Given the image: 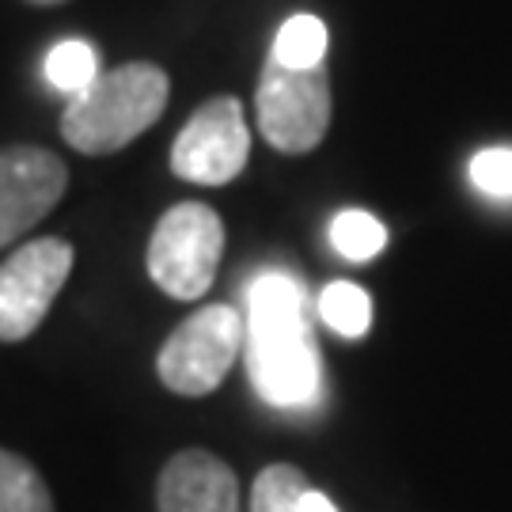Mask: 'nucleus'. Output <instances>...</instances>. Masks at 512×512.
<instances>
[{
	"mask_svg": "<svg viewBox=\"0 0 512 512\" xmlns=\"http://www.w3.org/2000/svg\"><path fill=\"white\" fill-rule=\"evenodd\" d=\"M247 372L258 395L281 410L308 406L319 395V346L308 296L293 274H262L247 293Z\"/></svg>",
	"mask_w": 512,
	"mask_h": 512,
	"instance_id": "obj_1",
	"label": "nucleus"
},
{
	"mask_svg": "<svg viewBox=\"0 0 512 512\" xmlns=\"http://www.w3.org/2000/svg\"><path fill=\"white\" fill-rule=\"evenodd\" d=\"M171 80L160 65L129 61L99 73L61 114V137L84 156H110L160 122Z\"/></svg>",
	"mask_w": 512,
	"mask_h": 512,
	"instance_id": "obj_2",
	"label": "nucleus"
},
{
	"mask_svg": "<svg viewBox=\"0 0 512 512\" xmlns=\"http://www.w3.org/2000/svg\"><path fill=\"white\" fill-rule=\"evenodd\" d=\"M243 346H247V319H239V311L228 304H209L186 315L167 334V342L156 353V376L164 380L167 391L202 399L224 384Z\"/></svg>",
	"mask_w": 512,
	"mask_h": 512,
	"instance_id": "obj_3",
	"label": "nucleus"
},
{
	"mask_svg": "<svg viewBox=\"0 0 512 512\" xmlns=\"http://www.w3.org/2000/svg\"><path fill=\"white\" fill-rule=\"evenodd\" d=\"M224 255V224L202 202L167 209L148 239V277L175 300H202Z\"/></svg>",
	"mask_w": 512,
	"mask_h": 512,
	"instance_id": "obj_4",
	"label": "nucleus"
},
{
	"mask_svg": "<svg viewBox=\"0 0 512 512\" xmlns=\"http://www.w3.org/2000/svg\"><path fill=\"white\" fill-rule=\"evenodd\" d=\"M258 129L277 152H311L330 129V80L319 69H285L266 61L255 95Z\"/></svg>",
	"mask_w": 512,
	"mask_h": 512,
	"instance_id": "obj_5",
	"label": "nucleus"
},
{
	"mask_svg": "<svg viewBox=\"0 0 512 512\" xmlns=\"http://www.w3.org/2000/svg\"><path fill=\"white\" fill-rule=\"evenodd\" d=\"M251 156V129L236 95H213L190 114L171 145V171L198 186L232 183Z\"/></svg>",
	"mask_w": 512,
	"mask_h": 512,
	"instance_id": "obj_6",
	"label": "nucleus"
},
{
	"mask_svg": "<svg viewBox=\"0 0 512 512\" xmlns=\"http://www.w3.org/2000/svg\"><path fill=\"white\" fill-rule=\"evenodd\" d=\"M73 274V247L65 239H31L0 266V342L31 338L50 315L57 293Z\"/></svg>",
	"mask_w": 512,
	"mask_h": 512,
	"instance_id": "obj_7",
	"label": "nucleus"
},
{
	"mask_svg": "<svg viewBox=\"0 0 512 512\" xmlns=\"http://www.w3.org/2000/svg\"><path fill=\"white\" fill-rule=\"evenodd\" d=\"M69 186V171L54 152L12 145L0 152V251L23 239Z\"/></svg>",
	"mask_w": 512,
	"mask_h": 512,
	"instance_id": "obj_8",
	"label": "nucleus"
},
{
	"mask_svg": "<svg viewBox=\"0 0 512 512\" xmlns=\"http://www.w3.org/2000/svg\"><path fill=\"white\" fill-rule=\"evenodd\" d=\"M156 512H239L236 471L205 448H186L160 471Z\"/></svg>",
	"mask_w": 512,
	"mask_h": 512,
	"instance_id": "obj_9",
	"label": "nucleus"
},
{
	"mask_svg": "<svg viewBox=\"0 0 512 512\" xmlns=\"http://www.w3.org/2000/svg\"><path fill=\"white\" fill-rule=\"evenodd\" d=\"M251 512H338L327 494H319L293 463H270L255 478Z\"/></svg>",
	"mask_w": 512,
	"mask_h": 512,
	"instance_id": "obj_10",
	"label": "nucleus"
},
{
	"mask_svg": "<svg viewBox=\"0 0 512 512\" xmlns=\"http://www.w3.org/2000/svg\"><path fill=\"white\" fill-rule=\"evenodd\" d=\"M0 512H54L46 478L8 448H0Z\"/></svg>",
	"mask_w": 512,
	"mask_h": 512,
	"instance_id": "obj_11",
	"label": "nucleus"
},
{
	"mask_svg": "<svg viewBox=\"0 0 512 512\" xmlns=\"http://www.w3.org/2000/svg\"><path fill=\"white\" fill-rule=\"evenodd\" d=\"M277 65L285 69H319L327 57V23L319 16H293L281 23L274 38Z\"/></svg>",
	"mask_w": 512,
	"mask_h": 512,
	"instance_id": "obj_12",
	"label": "nucleus"
},
{
	"mask_svg": "<svg viewBox=\"0 0 512 512\" xmlns=\"http://www.w3.org/2000/svg\"><path fill=\"white\" fill-rule=\"evenodd\" d=\"M319 315L334 334L361 338L372 327V296L353 281H330L319 296Z\"/></svg>",
	"mask_w": 512,
	"mask_h": 512,
	"instance_id": "obj_13",
	"label": "nucleus"
},
{
	"mask_svg": "<svg viewBox=\"0 0 512 512\" xmlns=\"http://www.w3.org/2000/svg\"><path fill=\"white\" fill-rule=\"evenodd\" d=\"M330 243L334 251L349 262H368L384 251L387 243V228L372 213H361V209H346L338 213L334 224H330Z\"/></svg>",
	"mask_w": 512,
	"mask_h": 512,
	"instance_id": "obj_14",
	"label": "nucleus"
},
{
	"mask_svg": "<svg viewBox=\"0 0 512 512\" xmlns=\"http://www.w3.org/2000/svg\"><path fill=\"white\" fill-rule=\"evenodd\" d=\"M46 76H50V84L61 88V92L80 95L99 76V57H95V50L88 42L69 38V42H61V46L50 50V57H46Z\"/></svg>",
	"mask_w": 512,
	"mask_h": 512,
	"instance_id": "obj_15",
	"label": "nucleus"
},
{
	"mask_svg": "<svg viewBox=\"0 0 512 512\" xmlns=\"http://www.w3.org/2000/svg\"><path fill=\"white\" fill-rule=\"evenodd\" d=\"M471 183L486 198H512V148H482L471 160Z\"/></svg>",
	"mask_w": 512,
	"mask_h": 512,
	"instance_id": "obj_16",
	"label": "nucleus"
},
{
	"mask_svg": "<svg viewBox=\"0 0 512 512\" xmlns=\"http://www.w3.org/2000/svg\"><path fill=\"white\" fill-rule=\"evenodd\" d=\"M27 4H38V8H46V4H61V0H27Z\"/></svg>",
	"mask_w": 512,
	"mask_h": 512,
	"instance_id": "obj_17",
	"label": "nucleus"
}]
</instances>
